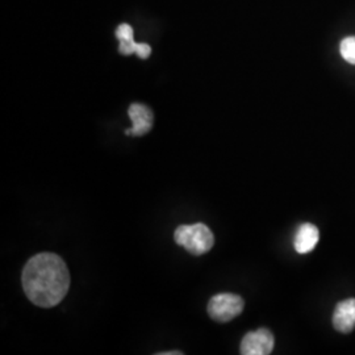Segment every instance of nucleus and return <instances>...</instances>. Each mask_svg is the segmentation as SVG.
I'll return each mask as SVG.
<instances>
[{
  "instance_id": "f257e3e1",
  "label": "nucleus",
  "mask_w": 355,
  "mask_h": 355,
  "mask_svg": "<svg viewBox=\"0 0 355 355\" xmlns=\"http://www.w3.org/2000/svg\"><path fill=\"white\" fill-rule=\"evenodd\" d=\"M70 287L64 259L53 253L32 257L23 270V288L33 304L51 308L62 302Z\"/></svg>"
},
{
  "instance_id": "f03ea898",
  "label": "nucleus",
  "mask_w": 355,
  "mask_h": 355,
  "mask_svg": "<svg viewBox=\"0 0 355 355\" xmlns=\"http://www.w3.org/2000/svg\"><path fill=\"white\" fill-rule=\"evenodd\" d=\"M174 239L178 245L183 246L189 253L193 255L208 253L215 243V237L211 229L200 223L193 225H180L175 230Z\"/></svg>"
},
{
  "instance_id": "7ed1b4c3",
  "label": "nucleus",
  "mask_w": 355,
  "mask_h": 355,
  "mask_svg": "<svg viewBox=\"0 0 355 355\" xmlns=\"http://www.w3.org/2000/svg\"><path fill=\"white\" fill-rule=\"evenodd\" d=\"M243 305L241 296L234 293H220L209 300L208 315L218 322H228L241 315Z\"/></svg>"
},
{
  "instance_id": "20e7f679",
  "label": "nucleus",
  "mask_w": 355,
  "mask_h": 355,
  "mask_svg": "<svg viewBox=\"0 0 355 355\" xmlns=\"http://www.w3.org/2000/svg\"><path fill=\"white\" fill-rule=\"evenodd\" d=\"M274 336L270 330L258 329L248 333L241 343V354H271L274 349Z\"/></svg>"
},
{
  "instance_id": "39448f33",
  "label": "nucleus",
  "mask_w": 355,
  "mask_h": 355,
  "mask_svg": "<svg viewBox=\"0 0 355 355\" xmlns=\"http://www.w3.org/2000/svg\"><path fill=\"white\" fill-rule=\"evenodd\" d=\"M129 119L133 123V127L125 130V135L128 136H144L146 133L150 132L153 128V121H154V116L150 111L149 107L135 103L129 107L128 110Z\"/></svg>"
},
{
  "instance_id": "423d86ee",
  "label": "nucleus",
  "mask_w": 355,
  "mask_h": 355,
  "mask_svg": "<svg viewBox=\"0 0 355 355\" xmlns=\"http://www.w3.org/2000/svg\"><path fill=\"white\" fill-rule=\"evenodd\" d=\"M333 325L340 333H350L355 328V299L338 303L333 315Z\"/></svg>"
},
{
  "instance_id": "0eeeda50",
  "label": "nucleus",
  "mask_w": 355,
  "mask_h": 355,
  "mask_svg": "<svg viewBox=\"0 0 355 355\" xmlns=\"http://www.w3.org/2000/svg\"><path fill=\"white\" fill-rule=\"evenodd\" d=\"M320 240V232L313 224H303L295 236V250L299 254L312 252Z\"/></svg>"
},
{
  "instance_id": "6e6552de",
  "label": "nucleus",
  "mask_w": 355,
  "mask_h": 355,
  "mask_svg": "<svg viewBox=\"0 0 355 355\" xmlns=\"http://www.w3.org/2000/svg\"><path fill=\"white\" fill-rule=\"evenodd\" d=\"M343 60L349 64H355V37L343 38L340 46Z\"/></svg>"
},
{
  "instance_id": "1a4fd4ad",
  "label": "nucleus",
  "mask_w": 355,
  "mask_h": 355,
  "mask_svg": "<svg viewBox=\"0 0 355 355\" xmlns=\"http://www.w3.org/2000/svg\"><path fill=\"white\" fill-rule=\"evenodd\" d=\"M114 35H116V37H117L119 41L135 40V38H133V36H135V33H133V28L130 26H128V24H121V26H117V29H116Z\"/></svg>"
},
{
  "instance_id": "9d476101",
  "label": "nucleus",
  "mask_w": 355,
  "mask_h": 355,
  "mask_svg": "<svg viewBox=\"0 0 355 355\" xmlns=\"http://www.w3.org/2000/svg\"><path fill=\"white\" fill-rule=\"evenodd\" d=\"M136 46H137V42H136L135 40L120 41L119 51H120L123 55H132L133 53H136Z\"/></svg>"
},
{
  "instance_id": "9b49d317",
  "label": "nucleus",
  "mask_w": 355,
  "mask_h": 355,
  "mask_svg": "<svg viewBox=\"0 0 355 355\" xmlns=\"http://www.w3.org/2000/svg\"><path fill=\"white\" fill-rule=\"evenodd\" d=\"M136 54H137L140 58H142V60H146V58H149V55L152 54V48H150L148 44H139V42H137Z\"/></svg>"
}]
</instances>
